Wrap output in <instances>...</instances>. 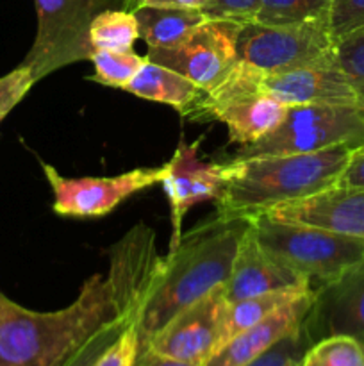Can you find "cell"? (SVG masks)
I'll return each mask as SVG.
<instances>
[{"label":"cell","mask_w":364,"mask_h":366,"mask_svg":"<svg viewBox=\"0 0 364 366\" xmlns=\"http://www.w3.org/2000/svg\"><path fill=\"white\" fill-rule=\"evenodd\" d=\"M161 256L156 234L139 224L111 250L107 274H95L59 311H32L0 293V366H64L102 329L139 313Z\"/></svg>","instance_id":"obj_1"},{"label":"cell","mask_w":364,"mask_h":366,"mask_svg":"<svg viewBox=\"0 0 364 366\" xmlns=\"http://www.w3.org/2000/svg\"><path fill=\"white\" fill-rule=\"evenodd\" d=\"M248 227V220H221L216 217L209 224L182 234L178 245L161 257L136 320L141 350L175 315L227 282Z\"/></svg>","instance_id":"obj_2"},{"label":"cell","mask_w":364,"mask_h":366,"mask_svg":"<svg viewBox=\"0 0 364 366\" xmlns=\"http://www.w3.org/2000/svg\"><path fill=\"white\" fill-rule=\"evenodd\" d=\"M353 150L348 145H335L309 154L234 157L223 164L216 217L250 222L285 204L334 188Z\"/></svg>","instance_id":"obj_3"},{"label":"cell","mask_w":364,"mask_h":366,"mask_svg":"<svg viewBox=\"0 0 364 366\" xmlns=\"http://www.w3.org/2000/svg\"><path fill=\"white\" fill-rule=\"evenodd\" d=\"M250 229L266 252L309 279L314 290L338 281L364 261V242L305 224L257 217Z\"/></svg>","instance_id":"obj_4"},{"label":"cell","mask_w":364,"mask_h":366,"mask_svg":"<svg viewBox=\"0 0 364 366\" xmlns=\"http://www.w3.org/2000/svg\"><path fill=\"white\" fill-rule=\"evenodd\" d=\"M261 71L236 61L214 88L202 93L186 111L193 120H216L227 127L231 142L250 145L273 132L288 114L284 106L259 88Z\"/></svg>","instance_id":"obj_5"},{"label":"cell","mask_w":364,"mask_h":366,"mask_svg":"<svg viewBox=\"0 0 364 366\" xmlns=\"http://www.w3.org/2000/svg\"><path fill=\"white\" fill-rule=\"evenodd\" d=\"M348 145L364 147V107L303 104L291 106L282 124L259 142L241 147L236 159L309 154Z\"/></svg>","instance_id":"obj_6"},{"label":"cell","mask_w":364,"mask_h":366,"mask_svg":"<svg viewBox=\"0 0 364 366\" xmlns=\"http://www.w3.org/2000/svg\"><path fill=\"white\" fill-rule=\"evenodd\" d=\"M38 31L24 59L34 82L52 71L89 59L95 49L89 41L93 18L106 9L107 0H34Z\"/></svg>","instance_id":"obj_7"},{"label":"cell","mask_w":364,"mask_h":366,"mask_svg":"<svg viewBox=\"0 0 364 366\" xmlns=\"http://www.w3.org/2000/svg\"><path fill=\"white\" fill-rule=\"evenodd\" d=\"M335 56L327 18L305 24H241L238 34V61L261 74H282L321 63Z\"/></svg>","instance_id":"obj_8"},{"label":"cell","mask_w":364,"mask_h":366,"mask_svg":"<svg viewBox=\"0 0 364 366\" xmlns=\"http://www.w3.org/2000/svg\"><path fill=\"white\" fill-rule=\"evenodd\" d=\"M241 24L207 18L182 41L148 49L146 59L177 71L202 92L214 88L238 61V34Z\"/></svg>","instance_id":"obj_9"},{"label":"cell","mask_w":364,"mask_h":366,"mask_svg":"<svg viewBox=\"0 0 364 366\" xmlns=\"http://www.w3.org/2000/svg\"><path fill=\"white\" fill-rule=\"evenodd\" d=\"M43 172L54 193V213L68 218H96L109 214L114 207L141 189L161 184L164 167L136 168L113 177H64L50 164Z\"/></svg>","instance_id":"obj_10"},{"label":"cell","mask_w":364,"mask_h":366,"mask_svg":"<svg viewBox=\"0 0 364 366\" xmlns=\"http://www.w3.org/2000/svg\"><path fill=\"white\" fill-rule=\"evenodd\" d=\"M225 310V290L218 286L209 295L175 315L150 338L145 350L182 363L203 365L218 349Z\"/></svg>","instance_id":"obj_11"},{"label":"cell","mask_w":364,"mask_h":366,"mask_svg":"<svg viewBox=\"0 0 364 366\" xmlns=\"http://www.w3.org/2000/svg\"><path fill=\"white\" fill-rule=\"evenodd\" d=\"M200 143L181 142L171 159L164 167L163 184L171 209L170 249L182 238V220L195 204L216 200L223 186V164L203 163L198 157Z\"/></svg>","instance_id":"obj_12"},{"label":"cell","mask_w":364,"mask_h":366,"mask_svg":"<svg viewBox=\"0 0 364 366\" xmlns=\"http://www.w3.org/2000/svg\"><path fill=\"white\" fill-rule=\"evenodd\" d=\"M303 329L310 345L327 336H352L364 345V261L338 281L314 290Z\"/></svg>","instance_id":"obj_13"},{"label":"cell","mask_w":364,"mask_h":366,"mask_svg":"<svg viewBox=\"0 0 364 366\" xmlns=\"http://www.w3.org/2000/svg\"><path fill=\"white\" fill-rule=\"evenodd\" d=\"M223 290L227 302H236L266 293L309 292L314 288L309 279L266 252L248 227Z\"/></svg>","instance_id":"obj_14"},{"label":"cell","mask_w":364,"mask_h":366,"mask_svg":"<svg viewBox=\"0 0 364 366\" xmlns=\"http://www.w3.org/2000/svg\"><path fill=\"white\" fill-rule=\"evenodd\" d=\"M259 88L289 107L303 104L360 106L335 56L282 74H261Z\"/></svg>","instance_id":"obj_15"},{"label":"cell","mask_w":364,"mask_h":366,"mask_svg":"<svg viewBox=\"0 0 364 366\" xmlns=\"http://www.w3.org/2000/svg\"><path fill=\"white\" fill-rule=\"evenodd\" d=\"M266 217L314 225L364 242V188L334 186L309 199L277 207Z\"/></svg>","instance_id":"obj_16"},{"label":"cell","mask_w":364,"mask_h":366,"mask_svg":"<svg viewBox=\"0 0 364 366\" xmlns=\"http://www.w3.org/2000/svg\"><path fill=\"white\" fill-rule=\"evenodd\" d=\"M314 292L303 293L293 302L285 304L278 311L259 322L253 327L239 332L232 340L214 350L202 366H245L268 349L280 342L285 336L300 331L303 327L310 306H313Z\"/></svg>","instance_id":"obj_17"},{"label":"cell","mask_w":364,"mask_h":366,"mask_svg":"<svg viewBox=\"0 0 364 366\" xmlns=\"http://www.w3.org/2000/svg\"><path fill=\"white\" fill-rule=\"evenodd\" d=\"M125 92L152 100V102L168 104L181 111L182 114L202 97V89L177 71L146 59L136 77L125 86Z\"/></svg>","instance_id":"obj_18"},{"label":"cell","mask_w":364,"mask_h":366,"mask_svg":"<svg viewBox=\"0 0 364 366\" xmlns=\"http://www.w3.org/2000/svg\"><path fill=\"white\" fill-rule=\"evenodd\" d=\"M132 13L138 20L139 38L148 45V49L177 45L207 20L202 11L177 7L139 6Z\"/></svg>","instance_id":"obj_19"},{"label":"cell","mask_w":364,"mask_h":366,"mask_svg":"<svg viewBox=\"0 0 364 366\" xmlns=\"http://www.w3.org/2000/svg\"><path fill=\"white\" fill-rule=\"evenodd\" d=\"M314 292V290H309ZM309 292H277V293H266V295L248 297V299L236 300V302H227V310L223 315V324H221V335L218 349L228 340L238 336L239 332L246 331V329L253 327L259 322L266 320L270 315L284 307L285 304L293 302L295 299L302 297L303 293ZM216 349V350H218Z\"/></svg>","instance_id":"obj_20"},{"label":"cell","mask_w":364,"mask_h":366,"mask_svg":"<svg viewBox=\"0 0 364 366\" xmlns=\"http://www.w3.org/2000/svg\"><path fill=\"white\" fill-rule=\"evenodd\" d=\"M138 38V20L127 9L100 11L89 25V41L95 50H132Z\"/></svg>","instance_id":"obj_21"},{"label":"cell","mask_w":364,"mask_h":366,"mask_svg":"<svg viewBox=\"0 0 364 366\" xmlns=\"http://www.w3.org/2000/svg\"><path fill=\"white\" fill-rule=\"evenodd\" d=\"M89 61L93 63L91 79L98 84L123 89L146 63V56L134 50H95Z\"/></svg>","instance_id":"obj_22"},{"label":"cell","mask_w":364,"mask_h":366,"mask_svg":"<svg viewBox=\"0 0 364 366\" xmlns=\"http://www.w3.org/2000/svg\"><path fill=\"white\" fill-rule=\"evenodd\" d=\"M332 0H261L253 21L266 25L305 24L328 16Z\"/></svg>","instance_id":"obj_23"},{"label":"cell","mask_w":364,"mask_h":366,"mask_svg":"<svg viewBox=\"0 0 364 366\" xmlns=\"http://www.w3.org/2000/svg\"><path fill=\"white\" fill-rule=\"evenodd\" d=\"M298 366H364V345L352 336H327L305 350Z\"/></svg>","instance_id":"obj_24"},{"label":"cell","mask_w":364,"mask_h":366,"mask_svg":"<svg viewBox=\"0 0 364 366\" xmlns=\"http://www.w3.org/2000/svg\"><path fill=\"white\" fill-rule=\"evenodd\" d=\"M335 61L364 107V27L334 43Z\"/></svg>","instance_id":"obj_25"},{"label":"cell","mask_w":364,"mask_h":366,"mask_svg":"<svg viewBox=\"0 0 364 366\" xmlns=\"http://www.w3.org/2000/svg\"><path fill=\"white\" fill-rule=\"evenodd\" d=\"M309 347L310 342L305 335V329L302 327L300 331L282 338L271 349L245 366H298Z\"/></svg>","instance_id":"obj_26"},{"label":"cell","mask_w":364,"mask_h":366,"mask_svg":"<svg viewBox=\"0 0 364 366\" xmlns=\"http://www.w3.org/2000/svg\"><path fill=\"white\" fill-rule=\"evenodd\" d=\"M328 32L339 41L345 36L364 27V0H332L327 16Z\"/></svg>","instance_id":"obj_27"},{"label":"cell","mask_w":364,"mask_h":366,"mask_svg":"<svg viewBox=\"0 0 364 366\" xmlns=\"http://www.w3.org/2000/svg\"><path fill=\"white\" fill-rule=\"evenodd\" d=\"M134 320H138V313H131L125 315V317L118 318L116 322H113L111 325H107L106 329L98 332V335L93 336L70 361H68L64 366H93L98 361V357L106 352L107 347L121 335L125 327L128 324H132Z\"/></svg>","instance_id":"obj_28"},{"label":"cell","mask_w":364,"mask_h":366,"mask_svg":"<svg viewBox=\"0 0 364 366\" xmlns=\"http://www.w3.org/2000/svg\"><path fill=\"white\" fill-rule=\"evenodd\" d=\"M139 350H141V345H139L138 325L134 320L107 347L106 352L93 366H134L138 361Z\"/></svg>","instance_id":"obj_29"},{"label":"cell","mask_w":364,"mask_h":366,"mask_svg":"<svg viewBox=\"0 0 364 366\" xmlns=\"http://www.w3.org/2000/svg\"><path fill=\"white\" fill-rule=\"evenodd\" d=\"M34 84L31 71L24 64L0 77V122L24 100V97Z\"/></svg>","instance_id":"obj_30"},{"label":"cell","mask_w":364,"mask_h":366,"mask_svg":"<svg viewBox=\"0 0 364 366\" xmlns=\"http://www.w3.org/2000/svg\"><path fill=\"white\" fill-rule=\"evenodd\" d=\"M261 0H207L202 13L214 20H232L238 24L253 21Z\"/></svg>","instance_id":"obj_31"},{"label":"cell","mask_w":364,"mask_h":366,"mask_svg":"<svg viewBox=\"0 0 364 366\" xmlns=\"http://www.w3.org/2000/svg\"><path fill=\"white\" fill-rule=\"evenodd\" d=\"M345 188H364V147L353 150L345 170L339 175L338 184Z\"/></svg>","instance_id":"obj_32"},{"label":"cell","mask_w":364,"mask_h":366,"mask_svg":"<svg viewBox=\"0 0 364 366\" xmlns=\"http://www.w3.org/2000/svg\"><path fill=\"white\" fill-rule=\"evenodd\" d=\"M134 366H202V365H193V363H182V361L168 360V357L157 356V354L150 352V350H143L139 352L138 361Z\"/></svg>","instance_id":"obj_33"},{"label":"cell","mask_w":364,"mask_h":366,"mask_svg":"<svg viewBox=\"0 0 364 366\" xmlns=\"http://www.w3.org/2000/svg\"><path fill=\"white\" fill-rule=\"evenodd\" d=\"M207 0H145L143 6L157 7H177V9H198L202 11Z\"/></svg>","instance_id":"obj_34"},{"label":"cell","mask_w":364,"mask_h":366,"mask_svg":"<svg viewBox=\"0 0 364 366\" xmlns=\"http://www.w3.org/2000/svg\"><path fill=\"white\" fill-rule=\"evenodd\" d=\"M143 2H145V0H127V11L138 9L139 6H143Z\"/></svg>","instance_id":"obj_35"}]
</instances>
